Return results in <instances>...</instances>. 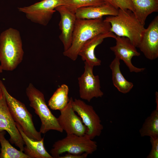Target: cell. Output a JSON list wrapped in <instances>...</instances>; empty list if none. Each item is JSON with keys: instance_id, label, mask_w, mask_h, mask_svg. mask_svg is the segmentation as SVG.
<instances>
[{"instance_id": "9c48e42d", "label": "cell", "mask_w": 158, "mask_h": 158, "mask_svg": "<svg viewBox=\"0 0 158 158\" xmlns=\"http://www.w3.org/2000/svg\"><path fill=\"white\" fill-rule=\"evenodd\" d=\"M94 67L85 61L84 72L78 78L80 97L88 102L94 98L102 97L104 95L99 76L93 74Z\"/></svg>"}, {"instance_id": "5b68a950", "label": "cell", "mask_w": 158, "mask_h": 158, "mask_svg": "<svg viewBox=\"0 0 158 158\" xmlns=\"http://www.w3.org/2000/svg\"><path fill=\"white\" fill-rule=\"evenodd\" d=\"M0 83L8 107L15 122L20 126L23 131L29 138L35 140H41L42 138L41 133L35 128L32 116L25 105L12 96L0 80Z\"/></svg>"}, {"instance_id": "d6986e66", "label": "cell", "mask_w": 158, "mask_h": 158, "mask_svg": "<svg viewBox=\"0 0 158 158\" xmlns=\"http://www.w3.org/2000/svg\"><path fill=\"white\" fill-rule=\"evenodd\" d=\"M134 8L133 12L139 21L144 25L148 16L158 11V0H130Z\"/></svg>"}, {"instance_id": "7402d4cb", "label": "cell", "mask_w": 158, "mask_h": 158, "mask_svg": "<svg viewBox=\"0 0 158 158\" xmlns=\"http://www.w3.org/2000/svg\"><path fill=\"white\" fill-rule=\"evenodd\" d=\"M5 130L0 131V158H29L23 151L13 147L5 137Z\"/></svg>"}, {"instance_id": "6da1fadb", "label": "cell", "mask_w": 158, "mask_h": 158, "mask_svg": "<svg viewBox=\"0 0 158 158\" xmlns=\"http://www.w3.org/2000/svg\"><path fill=\"white\" fill-rule=\"evenodd\" d=\"M111 25L101 18L94 19L76 18L71 46L63 54L71 60L77 59L78 52L87 41L99 34L110 31Z\"/></svg>"}, {"instance_id": "d4e9b609", "label": "cell", "mask_w": 158, "mask_h": 158, "mask_svg": "<svg viewBox=\"0 0 158 158\" xmlns=\"http://www.w3.org/2000/svg\"><path fill=\"white\" fill-rule=\"evenodd\" d=\"M151 148L147 158H158V137H150Z\"/></svg>"}, {"instance_id": "8fae6325", "label": "cell", "mask_w": 158, "mask_h": 158, "mask_svg": "<svg viewBox=\"0 0 158 158\" xmlns=\"http://www.w3.org/2000/svg\"><path fill=\"white\" fill-rule=\"evenodd\" d=\"M3 130L7 131L9 134L11 142L23 152L24 142L10 112L3 94L0 98V131Z\"/></svg>"}, {"instance_id": "5bb4252c", "label": "cell", "mask_w": 158, "mask_h": 158, "mask_svg": "<svg viewBox=\"0 0 158 158\" xmlns=\"http://www.w3.org/2000/svg\"><path fill=\"white\" fill-rule=\"evenodd\" d=\"M55 10L60 15L59 24L61 33L59 38L64 47V51L67 50L71 46L74 26L76 19L75 11L64 5L56 7Z\"/></svg>"}, {"instance_id": "7a4b0ae2", "label": "cell", "mask_w": 158, "mask_h": 158, "mask_svg": "<svg viewBox=\"0 0 158 158\" xmlns=\"http://www.w3.org/2000/svg\"><path fill=\"white\" fill-rule=\"evenodd\" d=\"M104 20L110 23L111 32L116 36L128 38L138 48L145 28L133 12L129 9H119L116 15L108 16Z\"/></svg>"}, {"instance_id": "ac0fdd59", "label": "cell", "mask_w": 158, "mask_h": 158, "mask_svg": "<svg viewBox=\"0 0 158 158\" xmlns=\"http://www.w3.org/2000/svg\"><path fill=\"white\" fill-rule=\"evenodd\" d=\"M120 59L115 56L109 65L112 72V80L114 86L120 92H129L133 87V83L127 80L122 74L120 69Z\"/></svg>"}, {"instance_id": "7c38bea8", "label": "cell", "mask_w": 158, "mask_h": 158, "mask_svg": "<svg viewBox=\"0 0 158 158\" xmlns=\"http://www.w3.org/2000/svg\"><path fill=\"white\" fill-rule=\"evenodd\" d=\"M115 39L116 44L111 47L110 49L114 53L115 56L123 61L130 72L138 73L143 71L145 68L136 67L132 63V58L140 55L137 47L126 37L116 36Z\"/></svg>"}, {"instance_id": "9a60e30c", "label": "cell", "mask_w": 158, "mask_h": 158, "mask_svg": "<svg viewBox=\"0 0 158 158\" xmlns=\"http://www.w3.org/2000/svg\"><path fill=\"white\" fill-rule=\"evenodd\" d=\"M116 35L111 31L97 35L86 41L82 45L78 53L82 60L94 66L101 65V61L95 54V49L104 40L107 38L115 39Z\"/></svg>"}, {"instance_id": "603a6c76", "label": "cell", "mask_w": 158, "mask_h": 158, "mask_svg": "<svg viewBox=\"0 0 158 158\" xmlns=\"http://www.w3.org/2000/svg\"><path fill=\"white\" fill-rule=\"evenodd\" d=\"M62 5H64L75 11L78 8L103 4V0H61Z\"/></svg>"}, {"instance_id": "ffe728a7", "label": "cell", "mask_w": 158, "mask_h": 158, "mask_svg": "<svg viewBox=\"0 0 158 158\" xmlns=\"http://www.w3.org/2000/svg\"><path fill=\"white\" fill-rule=\"evenodd\" d=\"M69 88L65 84L62 85L54 93L48 102V105L53 110L60 111L68 103Z\"/></svg>"}, {"instance_id": "83f0119b", "label": "cell", "mask_w": 158, "mask_h": 158, "mask_svg": "<svg viewBox=\"0 0 158 158\" xmlns=\"http://www.w3.org/2000/svg\"><path fill=\"white\" fill-rule=\"evenodd\" d=\"M3 95V93L0 83V98Z\"/></svg>"}, {"instance_id": "30bf717a", "label": "cell", "mask_w": 158, "mask_h": 158, "mask_svg": "<svg viewBox=\"0 0 158 158\" xmlns=\"http://www.w3.org/2000/svg\"><path fill=\"white\" fill-rule=\"evenodd\" d=\"M72 97L69 99L67 105L60 111V114L57 118L59 124L67 135L73 134L79 136L85 135L87 129L81 118L74 111L71 105Z\"/></svg>"}, {"instance_id": "cb8c5ba5", "label": "cell", "mask_w": 158, "mask_h": 158, "mask_svg": "<svg viewBox=\"0 0 158 158\" xmlns=\"http://www.w3.org/2000/svg\"><path fill=\"white\" fill-rule=\"evenodd\" d=\"M117 9H127L134 11V8L130 0H103Z\"/></svg>"}, {"instance_id": "e0dca14e", "label": "cell", "mask_w": 158, "mask_h": 158, "mask_svg": "<svg viewBox=\"0 0 158 158\" xmlns=\"http://www.w3.org/2000/svg\"><path fill=\"white\" fill-rule=\"evenodd\" d=\"M15 123L25 145L23 152L29 158H53L45 148L44 138L39 140L31 139L25 134L20 126Z\"/></svg>"}, {"instance_id": "52a82bcc", "label": "cell", "mask_w": 158, "mask_h": 158, "mask_svg": "<svg viewBox=\"0 0 158 158\" xmlns=\"http://www.w3.org/2000/svg\"><path fill=\"white\" fill-rule=\"evenodd\" d=\"M71 105L74 111L81 118L87 129L86 135L91 139L99 136L103 129L100 118L91 105L84 101L72 98Z\"/></svg>"}, {"instance_id": "484cf974", "label": "cell", "mask_w": 158, "mask_h": 158, "mask_svg": "<svg viewBox=\"0 0 158 158\" xmlns=\"http://www.w3.org/2000/svg\"><path fill=\"white\" fill-rule=\"evenodd\" d=\"M88 155L86 153L81 154L68 153L64 156H60L59 158H86Z\"/></svg>"}, {"instance_id": "4fadbf2b", "label": "cell", "mask_w": 158, "mask_h": 158, "mask_svg": "<svg viewBox=\"0 0 158 158\" xmlns=\"http://www.w3.org/2000/svg\"><path fill=\"white\" fill-rule=\"evenodd\" d=\"M138 48L147 59L153 60L158 57V16L145 28Z\"/></svg>"}, {"instance_id": "44dd1931", "label": "cell", "mask_w": 158, "mask_h": 158, "mask_svg": "<svg viewBox=\"0 0 158 158\" xmlns=\"http://www.w3.org/2000/svg\"><path fill=\"white\" fill-rule=\"evenodd\" d=\"M139 133L142 137H158V109L154 110L146 118Z\"/></svg>"}, {"instance_id": "3957f363", "label": "cell", "mask_w": 158, "mask_h": 158, "mask_svg": "<svg viewBox=\"0 0 158 158\" xmlns=\"http://www.w3.org/2000/svg\"><path fill=\"white\" fill-rule=\"evenodd\" d=\"M24 51L19 32L9 28L0 35V66L3 70L12 71L22 62Z\"/></svg>"}, {"instance_id": "2e32d148", "label": "cell", "mask_w": 158, "mask_h": 158, "mask_svg": "<svg viewBox=\"0 0 158 158\" xmlns=\"http://www.w3.org/2000/svg\"><path fill=\"white\" fill-rule=\"evenodd\" d=\"M118 10L105 3L100 5L78 8L75 11V16L77 19H94L102 18L105 16H115Z\"/></svg>"}, {"instance_id": "ba28073f", "label": "cell", "mask_w": 158, "mask_h": 158, "mask_svg": "<svg viewBox=\"0 0 158 158\" xmlns=\"http://www.w3.org/2000/svg\"><path fill=\"white\" fill-rule=\"evenodd\" d=\"M61 0H43L30 6L18 8L33 22L46 26L51 19L55 8L62 5Z\"/></svg>"}, {"instance_id": "8992f818", "label": "cell", "mask_w": 158, "mask_h": 158, "mask_svg": "<svg viewBox=\"0 0 158 158\" xmlns=\"http://www.w3.org/2000/svg\"><path fill=\"white\" fill-rule=\"evenodd\" d=\"M97 148V142L86 134L83 136L68 134L65 138L56 142L50 152L53 158H59L60 155L66 152L77 154L84 153L91 154Z\"/></svg>"}, {"instance_id": "4316f807", "label": "cell", "mask_w": 158, "mask_h": 158, "mask_svg": "<svg viewBox=\"0 0 158 158\" xmlns=\"http://www.w3.org/2000/svg\"><path fill=\"white\" fill-rule=\"evenodd\" d=\"M155 97L156 100V108L158 109V93L156 91L155 93Z\"/></svg>"}, {"instance_id": "277c9868", "label": "cell", "mask_w": 158, "mask_h": 158, "mask_svg": "<svg viewBox=\"0 0 158 158\" xmlns=\"http://www.w3.org/2000/svg\"><path fill=\"white\" fill-rule=\"evenodd\" d=\"M26 93L30 106L34 109L40 119L41 133L45 134L51 130L63 132L57 118L52 113L47 105L43 94L32 83H30L26 88Z\"/></svg>"}, {"instance_id": "f1b7e54d", "label": "cell", "mask_w": 158, "mask_h": 158, "mask_svg": "<svg viewBox=\"0 0 158 158\" xmlns=\"http://www.w3.org/2000/svg\"><path fill=\"white\" fill-rule=\"evenodd\" d=\"M3 70L1 66L0 65V73H2L3 71Z\"/></svg>"}]
</instances>
